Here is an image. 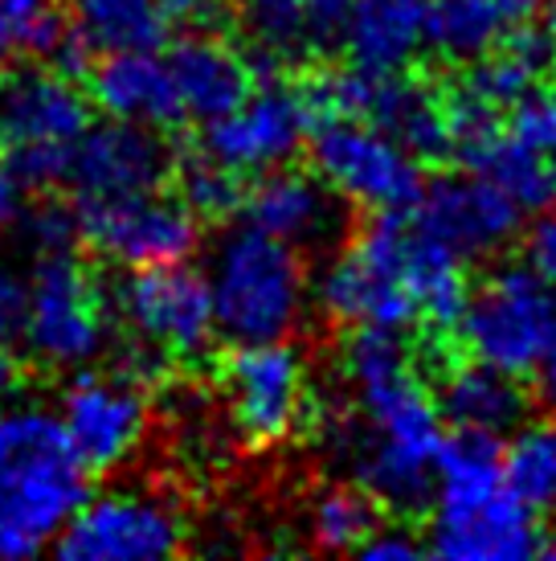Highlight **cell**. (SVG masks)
Masks as SVG:
<instances>
[{"instance_id":"6da1fadb","label":"cell","mask_w":556,"mask_h":561,"mask_svg":"<svg viewBox=\"0 0 556 561\" xmlns=\"http://www.w3.org/2000/svg\"><path fill=\"white\" fill-rule=\"evenodd\" d=\"M340 377L348 414L332 426V447L348 459L377 508H393L397 516L426 513L447 422L405 336L385 328H348Z\"/></svg>"},{"instance_id":"7a4b0ae2","label":"cell","mask_w":556,"mask_h":561,"mask_svg":"<svg viewBox=\"0 0 556 561\" xmlns=\"http://www.w3.org/2000/svg\"><path fill=\"white\" fill-rule=\"evenodd\" d=\"M466 263L430 238L409 209L377 214L332 254L311 283V304L340 328L409 332L417 324L454 328L466 304Z\"/></svg>"},{"instance_id":"3957f363","label":"cell","mask_w":556,"mask_h":561,"mask_svg":"<svg viewBox=\"0 0 556 561\" xmlns=\"http://www.w3.org/2000/svg\"><path fill=\"white\" fill-rule=\"evenodd\" d=\"M536 508L503 480L499 438L454 431L433 468L426 549L447 561H528L541 553Z\"/></svg>"},{"instance_id":"277c9868","label":"cell","mask_w":556,"mask_h":561,"mask_svg":"<svg viewBox=\"0 0 556 561\" xmlns=\"http://www.w3.org/2000/svg\"><path fill=\"white\" fill-rule=\"evenodd\" d=\"M91 492L49 405L9 402L0 410V561H25L54 549Z\"/></svg>"},{"instance_id":"5b68a950","label":"cell","mask_w":556,"mask_h":561,"mask_svg":"<svg viewBox=\"0 0 556 561\" xmlns=\"http://www.w3.org/2000/svg\"><path fill=\"white\" fill-rule=\"evenodd\" d=\"M217 336L230 344L291 341L311 308L303 254L258 226H233L217 238L205 263Z\"/></svg>"},{"instance_id":"8992f818","label":"cell","mask_w":556,"mask_h":561,"mask_svg":"<svg viewBox=\"0 0 556 561\" xmlns=\"http://www.w3.org/2000/svg\"><path fill=\"white\" fill-rule=\"evenodd\" d=\"M111 316L127 328L131 344L169 365H197L217 341L213 299L205 271L185 263L131 266L111 291Z\"/></svg>"},{"instance_id":"52a82bcc","label":"cell","mask_w":556,"mask_h":561,"mask_svg":"<svg viewBox=\"0 0 556 561\" xmlns=\"http://www.w3.org/2000/svg\"><path fill=\"white\" fill-rule=\"evenodd\" d=\"M311 169L344 205L369 214H402L426 185L421 160L352 115H311Z\"/></svg>"},{"instance_id":"ba28073f","label":"cell","mask_w":556,"mask_h":561,"mask_svg":"<svg viewBox=\"0 0 556 561\" xmlns=\"http://www.w3.org/2000/svg\"><path fill=\"white\" fill-rule=\"evenodd\" d=\"M111 299L70 250L37 254L21 341L46 369H86L111 344Z\"/></svg>"},{"instance_id":"9c48e42d","label":"cell","mask_w":556,"mask_h":561,"mask_svg":"<svg viewBox=\"0 0 556 561\" xmlns=\"http://www.w3.org/2000/svg\"><path fill=\"white\" fill-rule=\"evenodd\" d=\"M553 320L556 291L544 287L524 263H516L495 266L479 287L466 291L454 328L471 360H483L511 377H532Z\"/></svg>"},{"instance_id":"30bf717a","label":"cell","mask_w":556,"mask_h":561,"mask_svg":"<svg viewBox=\"0 0 556 561\" xmlns=\"http://www.w3.org/2000/svg\"><path fill=\"white\" fill-rule=\"evenodd\" d=\"M311 115H352L381 127L421 164L447 157V107L409 70H324L308 91Z\"/></svg>"},{"instance_id":"8fae6325","label":"cell","mask_w":556,"mask_h":561,"mask_svg":"<svg viewBox=\"0 0 556 561\" xmlns=\"http://www.w3.org/2000/svg\"><path fill=\"white\" fill-rule=\"evenodd\" d=\"M78 238L115 266H160L185 263L201 247V218L181 197L160 188L78 202Z\"/></svg>"},{"instance_id":"7c38bea8","label":"cell","mask_w":556,"mask_h":561,"mask_svg":"<svg viewBox=\"0 0 556 561\" xmlns=\"http://www.w3.org/2000/svg\"><path fill=\"white\" fill-rule=\"evenodd\" d=\"M221 393L233 426L254 447L291 438L311 410V374L291 341L233 344L221 365Z\"/></svg>"},{"instance_id":"4fadbf2b","label":"cell","mask_w":556,"mask_h":561,"mask_svg":"<svg viewBox=\"0 0 556 561\" xmlns=\"http://www.w3.org/2000/svg\"><path fill=\"white\" fill-rule=\"evenodd\" d=\"M185 520L164 496L139 488H107L78 504L54 541L66 561H164L185 549Z\"/></svg>"},{"instance_id":"5bb4252c","label":"cell","mask_w":556,"mask_h":561,"mask_svg":"<svg viewBox=\"0 0 556 561\" xmlns=\"http://www.w3.org/2000/svg\"><path fill=\"white\" fill-rule=\"evenodd\" d=\"M308 91H294L282 75H270L263 87H250L238 107L201 124V152L238 176H258L294 164L308 148Z\"/></svg>"},{"instance_id":"9a60e30c","label":"cell","mask_w":556,"mask_h":561,"mask_svg":"<svg viewBox=\"0 0 556 561\" xmlns=\"http://www.w3.org/2000/svg\"><path fill=\"white\" fill-rule=\"evenodd\" d=\"M54 414L62 422L66 443L91 476L119 471L148 438V393L136 377L74 369L62 386Z\"/></svg>"},{"instance_id":"2e32d148","label":"cell","mask_w":556,"mask_h":561,"mask_svg":"<svg viewBox=\"0 0 556 561\" xmlns=\"http://www.w3.org/2000/svg\"><path fill=\"white\" fill-rule=\"evenodd\" d=\"M409 218L447 250H454L463 263H479L520 238L524 209L483 172L466 169L426 181L417 202L409 205Z\"/></svg>"},{"instance_id":"e0dca14e","label":"cell","mask_w":556,"mask_h":561,"mask_svg":"<svg viewBox=\"0 0 556 561\" xmlns=\"http://www.w3.org/2000/svg\"><path fill=\"white\" fill-rule=\"evenodd\" d=\"M471 172L495 181L524 214L556 205V87L541 82L508 103L499 136Z\"/></svg>"},{"instance_id":"ac0fdd59","label":"cell","mask_w":556,"mask_h":561,"mask_svg":"<svg viewBox=\"0 0 556 561\" xmlns=\"http://www.w3.org/2000/svg\"><path fill=\"white\" fill-rule=\"evenodd\" d=\"M91 127V94L74 75L49 62H25L0 70V148H74Z\"/></svg>"},{"instance_id":"d6986e66","label":"cell","mask_w":556,"mask_h":561,"mask_svg":"<svg viewBox=\"0 0 556 561\" xmlns=\"http://www.w3.org/2000/svg\"><path fill=\"white\" fill-rule=\"evenodd\" d=\"M169 172L172 152L155 127L103 119L99 127H86L78 136L66 185L74 188V202H99V197L164 188Z\"/></svg>"},{"instance_id":"ffe728a7","label":"cell","mask_w":556,"mask_h":561,"mask_svg":"<svg viewBox=\"0 0 556 561\" xmlns=\"http://www.w3.org/2000/svg\"><path fill=\"white\" fill-rule=\"evenodd\" d=\"M242 209L250 226L294 247L299 254L336 247L344 234V202L320 181L315 169L282 164L258 172L254 185L242 193Z\"/></svg>"},{"instance_id":"44dd1931","label":"cell","mask_w":556,"mask_h":561,"mask_svg":"<svg viewBox=\"0 0 556 561\" xmlns=\"http://www.w3.org/2000/svg\"><path fill=\"white\" fill-rule=\"evenodd\" d=\"M91 107H99L107 119L155 127V131L185 124V111L160 49L99 54V62L91 66Z\"/></svg>"},{"instance_id":"7402d4cb","label":"cell","mask_w":556,"mask_h":561,"mask_svg":"<svg viewBox=\"0 0 556 561\" xmlns=\"http://www.w3.org/2000/svg\"><path fill=\"white\" fill-rule=\"evenodd\" d=\"M181 99V111L193 124H209L217 115L238 107L254 87V66L238 46L213 33H188L164 54Z\"/></svg>"},{"instance_id":"603a6c76","label":"cell","mask_w":556,"mask_h":561,"mask_svg":"<svg viewBox=\"0 0 556 561\" xmlns=\"http://www.w3.org/2000/svg\"><path fill=\"white\" fill-rule=\"evenodd\" d=\"M520 381L524 377H511L503 369H491L483 360L466 357V360H454L447 374H442L438 390H433V402H438L442 422L454 426V431L503 438L532 410V398H528V390Z\"/></svg>"},{"instance_id":"cb8c5ba5","label":"cell","mask_w":556,"mask_h":561,"mask_svg":"<svg viewBox=\"0 0 556 561\" xmlns=\"http://www.w3.org/2000/svg\"><path fill=\"white\" fill-rule=\"evenodd\" d=\"M336 37L348 66L409 70L426 49V0H348Z\"/></svg>"},{"instance_id":"d4e9b609","label":"cell","mask_w":556,"mask_h":561,"mask_svg":"<svg viewBox=\"0 0 556 561\" xmlns=\"http://www.w3.org/2000/svg\"><path fill=\"white\" fill-rule=\"evenodd\" d=\"M230 9L250 46V66H258L263 79L303 62L332 37L311 0H230Z\"/></svg>"},{"instance_id":"484cf974","label":"cell","mask_w":556,"mask_h":561,"mask_svg":"<svg viewBox=\"0 0 556 561\" xmlns=\"http://www.w3.org/2000/svg\"><path fill=\"white\" fill-rule=\"evenodd\" d=\"M524 21L532 16L511 0H426V49L450 66H471Z\"/></svg>"},{"instance_id":"4316f807","label":"cell","mask_w":556,"mask_h":561,"mask_svg":"<svg viewBox=\"0 0 556 561\" xmlns=\"http://www.w3.org/2000/svg\"><path fill=\"white\" fill-rule=\"evenodd\" d=\"M66 21L91 58L119 49H160L172 30L160 0H66Z\"/></svg>"},{"instance_id":"83f0119b","label":"cell","mask_w":556,"mask_h":561,"mask_svg":"<svg viewBox=\"0 0 556 561\" xmlns=\"http://www.w3.org/2000/svg\"><path fill=\"white\" fill-rule=\"evenodd\" d=\"M377 525V500L360 483H332L308 508V537L324 553H356Z\"/></svg>"},{"instance_id":"f1b7e54d","label":"cell","mask_w":556,"mask_h":561,"mask_svg":"<svg viewBox=\"0 0 556 561\" xmlns=\"http://www.w3.org/2000/svg\"><path fill=\"white\" fill-rule=\"evenodd\" d=\"M503 480L528 508H548L556 496V419L520 422L503 447Z\"/></svg>"},{"instance_id":"f546056e","label":"cell","mask_w":556,"mask_h":561,"mask_svg":"<svg viewBox=\"0 0 556 561\" xmlns=\"http://www.w3.org/2000/svg\"><path fill=\"white\" fill-rule=\"evenodd\" d=\"M242 176L230 169H221L217 160L193 157L181 169V202L197 214V218H230L233 209H242Z\"/></svg>"},{"instance_id":"4dcf8cb0","label":"cell","mask_w":556,"mask_h":561,"mask_svg":"<svg viewBox=\"0 0 556 561\" xmlns=\"http://www.w3.org/2000/svg\"><path fill=\"white\" fill-rule=\"evenodd\" d=\"M0 21L9 25L16 46L42 62H49L70 37V21L54 0H0Z\"/></svg>"},{"instance_id":"1f68e13d","label":"cell","mask_w":556,"mask_h":561,"mask_svg":"<svg viewBox=\"0 0 556 561\" xmlns=\"http://www.w3.org/2000/svg\"><path fill=\"white\" fill-rule=\"evenodd\" d=\"M21 221H25V238L37 254H58V250H70L78 242V218L66 205L46 202L33 214H21Z\"/></svg>"},{"instance_id":"d6a6232c","label":"cell","mask_w":556,"mask_h":561,"mask_svg":"<svg viewBox=\"0 0 556 561\" xmlns=\"http://www.w3.org/2000/svg\"><path fill=\"white\" fill-rule=\"evenodd\" d=\"M520 250H524V266L556 291V205L536 209L528 230H520Z\"/></svg>"},{"instance_id":"836d02e7","label":"cell","mask_w":556,"mask_h":561,"mask_svg":"<svg viewBox=\"0 0 556 561\" xmlns=\"http://www.w3.org/2000/svg\"><path fill=\"white\" fill-rule=\"evenodd\" d=\"M25 304H30V279L9 259H0V344L21 341Z\"/></svg>"},{"instance_id":"e575fe53","label":"cell","mask_w":556,"mask_h":561,"mask_svg":"<svg viewBox=\"0 0 556 561\" xmlns=\"http://www.w3.org/2000/svg\"><path fill=\"white\" fill-rule=\"evenodd\" d=\"M356 553H360V558H377V561H409L426 553V537L414 529H405V525H377Z\"/></svg>"},{"instance_id":"d590c367","label":"cell","mask_w":556,"mask_h":561,"mask_svg":"<svg viewBox=\"0 0 556 561\" xmlns=\"http://www.w3.org/2000/svg\"><path fill=\"white\" fill-rule=\"evenodd\" d=\"M21 214H25V185L16 181L13 164L0 157V230L16 226Z\"/></svg>"},{"instance_id":"8d00e7d4","label":"cell","mask_w":556,"mask_h":561,"mask_svg":"<svg viewBox=\"0 0 556 561\" xmlns=\"http://www.w3.org/2000/svg\"><path fill=\"white\" fill-rule=\"evenodd\" d=\"M532 377H536V398H541V405L556 419V320H553V332H548V341H544L541 360H536Z\"/></svg>"},{"instance_id":"74e56055","label":"cell","mask_w":556,"mask_h":561,"mask_svg":"<svg viewBox=\"0 0 556 561\" xmlns=\"http://www.w3.org/2000/svg\"><path fill=\"white\" fill-rule=\"evenodd\" d=\"M172 25H197L217 9V0H160Z\"/></svg>"},{"instance_id":"f35d334b","label":"cell","mask_w":556,"mask_h":561,"mask_svg":"<svg viewBox=\"0 0 556 561\" xmlns=\"http://www.w3.org/2000/svg\"><path fill=\"white\" fill-rule=\"evenodd\" d=\"M16 386H21V365L13 360L9 344H0V410L16 398Z\"/></svg>"},{"instance_id":"ab89813d","label":"cell","mask_w":556,"mask_h":561,"mask_svg":"<svg viewBox=\"0 0 556 561\" xmlns=\"http://www.w3.org/2000/svg\"><path fill=\"white\" fill-rule=\"evenodd\" d=\"M311 9H315V16L324 21V30L336 37V30H340V16H344V9H348V0H311Z\"/></svg>"},{"instance_id":"60d3db41","label":"cell","mask_w":556,"mask_h":561,"mask_svg":"<svg viewBox=\"0 0 556 561\" xmlns=\"http://www.w3.org/2000/svg\"><path fill=\"white\" fill-rule=\"evenodd\" d=\"M16 49V42H13V33H9V25L0 21V70H4V62H9V54Z\"/></svg>"},{"instance_id":"b9f144b4","label":"cell","mask_w":556,"mask_h":561,"mask_svg":"<svg viewBox=\"0 0 556 561\" xmlns=\"http://www.w3.org/2000/svg\"><path fill=\"white\" fill-rule=\"evenodd\" d=\"M541 558H553L556 561V537H544V541H541Z\"/></svg>"},{"instance_id":"7bdbcfd3","label":"cell","mask_w":556,"mask_h":561,"mask_svg":"<svg viewBox=\"0 0 556 561\" xmlns=\"http://www.w3.org/2000/svg\"><path fill=\"white\" fill-rule=\"evenodd\" d=\"M548 513H553V516H556V496H553V504H548Z\"/></svg>"}]
</instances>
